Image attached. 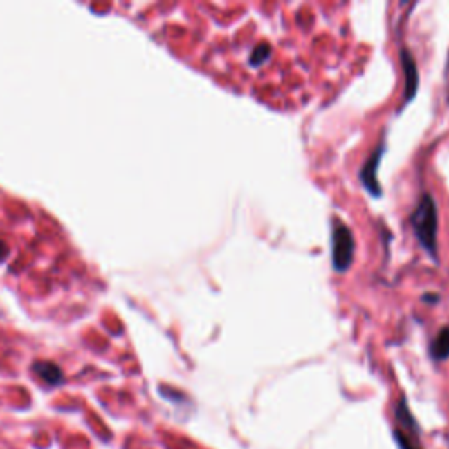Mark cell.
I'll list each match as a JSON object with an SVG mask.
<instances>
[{"mask_svg": "<svg viewBox=\"0 0 449 449\" xmlns=\"http://www.w3.org/2000/svg\"><path fill=\"white\" fill-rule=\"evenodd\" d=\"M353 251H355V241L351 232L344 225H337L333 228V265L337 271H342L351 264Z\"/></svg>", "mask_w": 449, "mask_h": 449, "instance_id": "3", "label": "cell"}, {"mask_svg": "<svg viewBox=\"0 0 449 449\" xmlns=\"http://www.w3.org/2000/svg\"><path fill=\"white\" fill-rule=\"evenodd\" d=\"M412 227H414L419 242L434 253L435 235H437V209H435L434 201L428 195L419 202L418 209L414 211Z\"/></svg>", "mask_w": 449, "mask_h": 449, "instance_id": "1", "label": "cell"}, {"mask_svg": "<svg viewBox=\"0 0 449 449\" xmlns=\"http://www.w3.org/2000/svg\"><path fill=\"white\" fill-rule=\"evenodd\" d=\"M34 372L37 374L42 381L48 383V385H60L64 381V372L53 362H35Z\"/></svg>", "mask_w": 449, "mask_h": 449, "instance_id": "4", "label": "cell"}, {"mask_svg": "<svg viewBox=\"0 0 449 449\" xmlns=\"http://www.w3.org/2000/svg\"><path fill=\"white\" fill-rule=\"evenodd\" d=\"M430 353L435 360H444L449 356V329L442 330L432 342Z\"/></svg>", "mask_w": 449, "mask_h": 449, "instance_id": "5", "label": "cell"}, {"mask_svg": "<svg viewBox=\"0 0 449 449\" xmlns=\"http://www.w3.org/2000/svg\"><path fill=\"white\" fill-rule=\"evenodd\" d=\"M404 67L407 72V100L412 95V91H416V65L414 62L409 58V53L404 51Z\"/></svg>", "mask_w": 449, "mask_h": 449, "instance_id": "6", "label": "cell"}, {"mask_svg": "<svg viewBox=\"0 0 449 449\" xmlns=\"http://www.w3.org/2000/svg\"><path fill=\"white\" fill-rule=\"evenodd\" d=\"M396 428H395V439L398 442L401 449H423L419 444V435L416 423L412 419L411 412H409L407 405L402 401L396 407Z\"/></svg>", "mask_w": 449, "mask_h": 449, "instance_id": "2", "label": "cell"}, {"mask_svg": "<svg viewBox=\"0 0 449 449\" xmlns=\"http://www.w3.org/2000/svg\"><path fill=\"white\" fill-rule=\"evenodd\" d=\"M9 253V248L4 241H0V260H4Z\"/></svg>", "mask_w": 449, "mask_h": 449, "instance_id": "7", "label": "cell"}]
</instances>
